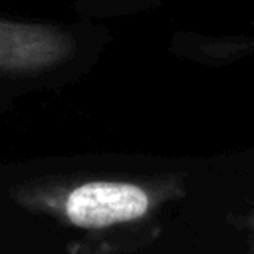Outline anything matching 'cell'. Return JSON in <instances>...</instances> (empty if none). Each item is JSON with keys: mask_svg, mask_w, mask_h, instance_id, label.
Segmentation results:
<instances>
[{"mask_svg": "<svg viewBox=\"0 0 254 254\" xmlns=\"http://www.w3.org/2000/svg\"><path fill=\"white\" fill-rule=\"evenodd\" d=\"M246 254H254V232H248V248Z\"/></svg>", "mask_w": 254, "mask_h": 254, "instance_id": "cell-4", "label": "cell"}, {"mask_svg": "<svg viewBox=\"0 0 254 254\" xmlns=\"http://www.w3.org/2000/svg\"><path fill=\"white\" fill-rule=\"evenodd\" d=\"M181 177L83 179L20 189L14 198L83 232L71 254H129L163 232L165 210L185 196Z\"/></svg>", "mask_w": 254, "mask_h": 254, "instance_id": "cell-1", "label": "cell"}, {"mask_svg": "<svg viewBox=\"0 0 254 254\" xmlns=\"http://www.w3.org/2000/svg\"><path fill=\"white\" fill-rule=\"evenodd\" d=\"M236 226L242 228V230H246V232H254V204H252L246 212H242V214L238 216Z\"/></svg>", "mask_w": 254, "mask_h": 254, "instance_id": "cell-3", "label": "cell"}, {"mask_svg": "<svg viewBox=\"0 0 254 254\" xmlns=\"http://www.w3.org/2000/svg\"><path fill=\"white\" fill-rule=\"evenodd\" d=\"M71 48V38L58 28L0 20V71L34 73L54 67Z\"/></svg>", "mask_w": 254, "mask_h": 254, "instance_id": "cell-2", "label": "cell"}]
</instances>
